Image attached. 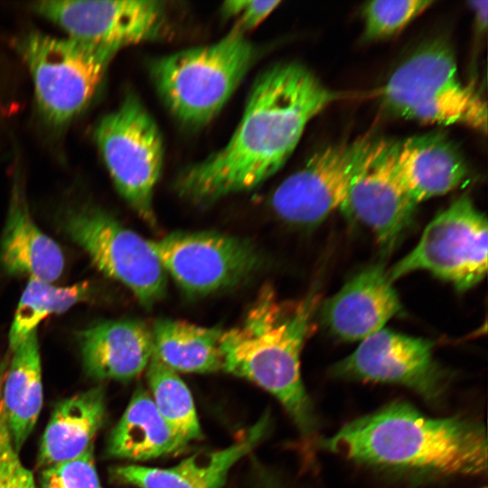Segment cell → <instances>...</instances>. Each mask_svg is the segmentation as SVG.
I'll use <instances>...</instances> for the list:
<instances>
[{
  "mask_svg": "<svg viewBox=\"0 0 488 488\" xmlns=\"http://www.w3.org/2000/svg\"><path fill=\"white\" fill-rule=\"evenodd\" d=\"M86 373L96 380H129L139 375L153 355V337L138 320H109L78 333Z\"/></svg>",
  "mask_w": 488,
  "mask_h": 488,
  "instance_id": "16",
  "label": "cell"
},
{
  "mask_svg": "<svg viewBox=\"0 0 488 488\" xmlns=\"http://www.w3.org/2000/svg\"><path fill=\"white\" fill-rule=\"evenodd\" d=\"M267 428L264 417L226 448L198 453L169 468L117 466L112 469L113 477L139 488H221L232 466L258 444Z\"/></svg>",
  "mask_w": 488,
  "mask_h": 488,
  "instance_id": "17",
  "label": "cell"
},
{
  "mask_svg": "<svg viewBox=\"0 0 488 488\" xmlns=\"http://www.w3.org/2000/svg\"><path fill=\"white\" fill-rule=\"evenodd\" d=\"M393 148L394 141L374 138L340 208L370 228L385 250L393 248L418 204L398 176Z\"/></svg>",
  "mask_w": 488,
  "mask_h": 488,
  "instance_id": "14",
  "label": "cell"
},
{
  "mask_svg": "<svg viewBox=\"0 0 488 488\" xmlns=\"http://www.w3.org/2000/svg\"><path fill=\"white\" fill-rule=\"evenodd\" d=\"M150 241L166 273L190 296L235 286L261 261L249 241L221 232L174 231Z\"/></svg>",
  "mask_w": 488,
  "mask_h": 488,
  "instance_id": "10",
  "label": "cell"
},
{
  "mask_svg": "<svg viewBox=\"0 0 488 488\" xmlns=\"http://www.w3.org/2000/svg\"><path fill=\"white\" fill-rule=\"evenodd\" d=\"M12 351L1 401L13 446L19 453L34 428L42 405L41 355L36 332Z\"/></svg>",
  "mask_w": 488,
  "mask_h": 488,
  "instance_id": "21",
  "label": "cell"
},
{
  "mask_svg": "<svg viewBox=\"0 0 488 488\" xmlns=\"http://www.w3.org/2000/svg\"><path fill=\"white\" fill-rule=\"evenodd\" d=\"M151 332L153 354L174 371L209 373L221 368V328L159 319Z\"/></svg>",
  "mask_w": 488,
  "mask_h": 488,
  "instance_id": "23",
  "label": "cell"
},
{
  "mask_svg": "<svg viewBox=\"0 0 488 488\" xmlns=\"http://www.w3.org/2000/svg\"><path fill=\"white\" fill-rule=\"evenodd\" d=\"M91 293V284L88 281L56 286L52 283L29 278L11 324L8 334L11 350L36 332V327L43 319L66 312L76 304L86 301Z\"/></svg>",
  "mask_w": 488,
  "mask_h": 488,
  "instance_id": "24",
  "label": "cell"
},
{
  "mask_svg": "<svg viewBox=\"0 0 488 488\" xmlns=\"http://www.w3.org/2000/svg\"><path fill=\"white\" fill-rule=\"evenodd\" d=\"M41 488H101L93 446L76 458L42 468Z\"/></svg>",
  "mask_w": 488,
  "mask_h": 488,
  "instance_id": "27",
  "label": "cell"
},
{
  "mask_svg": "<svg viewBox=\"0 0 488 488\" xmlns=\"http://www.w3.org/2000/svg\"><path fill=\"white\" fill-rule=\"evenodd\" d=\"M0 488H37L33 474L20 460L7 428L0 399Z\"/></svg>",
  "mask_w": 488,
  "mask_h": 488,
  "instance_id": "28",
  "label": "cell"
},
{
  "mask_svg": "<svg viewBox=\"0 0 488 488\" xmlns=\"http://www.w3.org/2000/svg\"><path fill=\"white\" fill-rule=\"evenodd\" d=\"M321 446L413 482L487 472V436L480 421L459 416L431 418L402 400L348 422L322 440Z\"/></svg>",
  "mask_w": 488,
  "mask_h": 488,
  "instance_id": "2",
  "label": "cell"
},
{
  "mask_svg": "<svg viewBox=\"0 0 488 488\" xmlns=\"http://www.w3.org/2000/svg\"><path fill=\"white\" fill-rule=\"evenodd\" d=\"M280 3L277 0L226 1L221 6V12L226 17L235 20V29L244 33L256 28Z\"/></svg>",
  "mask_w": 488,
  "mask_h": 488,
  "instance_id": "29",
  "label": "cell"
},
{
  "mask_svg": "<svg viewBox=\"0 0 488 488\" xmlns=\"http://www.w3.org/2000/svg\"><path fill=\"white\" fill-rule=\"evenodd\" d=\"M482 488H486V487H482Z\"/></svg>",
  "mask_w": 488,
  "mask_h": 488,
  "instance_id": "32",
  "label": "cell"
},
{
  "mask_svg": "<svg viewBox=\"0 0 488 488\" xmlns=\"http://www.w3.org/2000/svg\"><path fill=\"white\" fill-rule=\"evenodd\" d=\"M318 301L313 293L287 304L264 287L240 324L223 331L221 339V368L271 393L306 437L315 433L317 419L302 380L300 356Z\"/></svg>",
  "mask_w": 488,
  "mask_h": 488,
  "instance_id": "3",
  "label": "cell"
},
{
  "mask_svg": "<svg viewBox=\"0 0 488 488\" xmlns=\"http://www.w3.org/2000/svg\"><path fill=\"white\" fill-rule=\"evenodd\" d=\"M32 6L67 36L117 51L156 41L168 31L165 7L159 1L47 0Z\"/></svg>",
  "mask_w": 488,
  "mask_h": 488,
  "instance_id": "13",
  "label": "cell"
},
{
  "mask_svg": "<svg viewBox=\"0 0 488 488\" xmlns=\"http://www.w3.org/2000/svg\"><path fill=\"white\" fill-rule=\"evenodd\" d=\"M0 261L11 275L48 283L57 280L64 268L62 250L33 221L18 180L12 189L0 243Z\"/></svg>",
  "mask_w": 488,
  "mask_h": 488,
  "instance_id": "19",
  "label": "cell"
},
{
  "mask_svg": "<svg viewBox=\"0 0 488 488\" xmlns=\"http://www.w3.org/2000/svg\"><path fill=\"white\" fill-rule=\"evenodd\" d=\"M147 380L153 401L170 427L186 443L201 438L192 394L177 372L153 354L147 365Z\"/></svg>",
  "mask_w": 488,
  "mask_h": 488,
  "instance_id": "25",
  "label": "cell"
},
{
  "mask_svg": "<svg viewBox=\"0 0 488 488\" xmlns=\"http://www.w3.org/2000/svg\"><path fill=\"white\" fill-rule=\"evenodd\" d=\"M373 140L364 136L313 154L274 191L270 201L273 211L296 225L314 226L324 221L344 202Z\"/></svg>",
  "mask_w": 488,
  "mask_h": 488,
  "instance_id": "11",
  "label": "cell"
},
{
  "mask_svg": "<svg viewBox=\"0 0 488 488\" xmlns=\"http://www.w3.org/2000/svg\"><path fill=\"white\" fill-rule=\"evenodd\" d=\"M397 116L427 124L464 125L486 133L487 104L458 77L451 48L443 41L427 43L406 59L380 92Z\"/></svg>",
  "mask_w": 488,
  "mask_h": 488,
  "instance_id": "5",
  "label": "cell"
},
{
  "mask_svg": "<svg viewBox=\"0 0 488 488\" xmlns=\"http://www.w3.org/2000/svg\"><path fill=\"white\" fill-rule=\"evenodd\" d=\"M434 3L429 0H377L366 3L362 9L365 38L379 40L397 34Z\"/></svg>",
  "mask_w": 488,
  "mask_h": 488,
  "instance_id": "26",
  "label": "cell"
},
{
  "mask_svg": "<svg viewBox=\"0 0 488 488\" xmlns=\"http://www.w3.org/2000/svg\"><path fill=\"white\" fill-rule=\"evenodd\" d=\"M432 348L427 340L383 328L360 342L331 371L345 380L404 386L437 404L445 397L448 376Z\"/></svg>",
  "mask_w": 488,
  "mask_h": 488,
  "instance_id": "12",
  "label": "cell"
},
{
  "mask_svg": "<svg viewBox=\"0 0 488 488\" xmlns=\"http://www.w3.org/2000/svg\"><path fill=\"white\" fill-rule=\"evenodd\" d=\"M106 415L105 389L97 386L60 401L41 439L37 466L76 458L93 446Z\"/></svg>",
  "mask_w": 488,
  "mask_h": 488,
  "instance_id": "20",
  "label": "cell"
},
{
  "mask_svg": "<svg viewBox=\"0 0 488 488\" xmlns=\"http://www.w3.org/2000/svg\"><path fill=\"white\" fill-rule=\"evenodd\" d=\"M16 48L32 76L38 108L54 127L68 124L90 103L118 51L30 32Z\"/></svg>",
  "mask_w": 488,
  "mask_h": 488,
  "instance_id": "6",
  "label": "cell"
},
{
  "mask_svg": "<svg viewBox=\"0 0 488 488\" xmlns=\"http://www.w3.org/2000/svg\"><path fill=\"white\" fill-rule=\"evenodd\" d=\"M63 230L106 276L127 287L139 303L151 307L166 291V271L151 241L94 206L72 209Z\"/></svg>",
  "mask_w": 488,
  "mask_h": 488,
  "instance_id": "8",
  "label": "cell"
},
{
  "mask_svg": "<svg viewBox=\"0 0 488 488\" xmlns=\"http://www.w3.org/2000/svg\"><path fill=\"white\" fill-rule=\"evenodd\" d=\"M393 160L398 176L417 203L451 192L467 174L460 153L437 134L394 142Z\"/></svg>",
  "mask_w": 488,
  "mask_h": 488,
  "instance_id": "18",
  "label": "cell"
},
{
  "mask_svg": "<svg viewBox=\"0 0 488 488\" xmlns=\"http://www.w3.org/2000/svg\"><path fill=\"white\" fill-rule=\"evenodd\" d=\"M257 57L244 33L233 29L221 40L155 59L150 72L170 112L198 127L223 108Z\"/></svg>",
  "mask_w": 488,
  "mask_h": 488,
  "instance_id": "4",
  "label": "cell"
},
{
  "mask_svg": "<svg viewBox=\"0 0 488 488\" xmlns=\"http://www.w3.org/2000/svg\"><path fill=\"white\" fill-rule=\"evenodd\" d=\"M401 309L387 271L367 267L352 277L323 307V318L336 337L361 342L384 328Z\"/></svg>",
  "mask_w": 488,
  "mask_h": 488,
  "instance_id": "15",
  "label": "cell"
},
{
  "mask_svg": "<svg viewBox=\"0 0 488 488\" xmlns=\"http://www.w3.org/2000/svg\"><path fill=\"white\" fill-rule=\"evenodd\" d=\"M487 220L466 195L455 200L425 228L416 247L389 268L395 280L426 270L467 290L487 272Z\"/></svg>",
  "mask_w": 488,
  "mask_h": 488,
  "instance_id": "9",
  "label": "cell"
},
{
  "mask_svg": "<svg viewBox=\"0 0 488 488\" xmlns=\"http://www.w3.org/2000/svg\"><path fill=\"white\" fill-rule=\"evenodd\" d=\"M186 445L159 414L152 397L139 389L111 431L107 452L112 457L145 461L177 453Z\"/></svg>",
  "mask_w": 488,
  "mask_h": 488,
  "instance_id": "22",
  "label": "cell"
},
{
  "mask_svg": "<svg viewBox=\"0 0 488 488\" xmlns=\"http://www.w3.org/2000/svg\"><path fill=\"white\" fill-rule=\"evenodd\" d=\"M266 484V488H285L277 481H272L271 479Z\"/></svg>",
  "mask_w": 488,
  "mask_h": 488,
  "instance_id": "31",
  "label": "cell"
},
{
  "mask_svg": "<svg viewBox=\"0 0 488 488\" xmlns=\"http://www.w3.org/2000/svg\"><path fill=\"white\" fill-rule=\"evenodd\" d=\"M94 139L121 197L148 224L155 223L153 197L164 163L161 132L137 96L128 93L102 117Z\"/></svg>",
  "mask_w": 488,
  "mask_h": 488,
  "instance_id": "7",
  "label": "cell"
},
{
  "mask_svg": "<svg viewBox=\"0 0 488 488\" xmlns=\"http://www.w3.org/2000/svg\"><path fill=\"white\" fill-rule=\"evenodd\" d=\"M337 99L299 63L270 67L252 86L228 144L179 175L178 194L207 206L258 186L286 163L308 122Z\"/></svg>",
  "mask_w": 488,
  "mask_h": 488,
  "instance_id": "1",
  "label": "cell"
},
{
  "mask_svg": "<svg viewBox=\"0 0 488 488\" xmlns=\"http://www.w3.org/2000/svg\"><path fill=\"white\" fill-rule=\"evenodd\" d=\"M469 4L474 11L475 21L479 29L484 30L487 26L488 2L486 0L471 1Z\"/></svg>",
  "mask_w": 488,
  "mask_h": 488,
  "instance_id": "30",
  "label": "cell"
}]
</instances>
